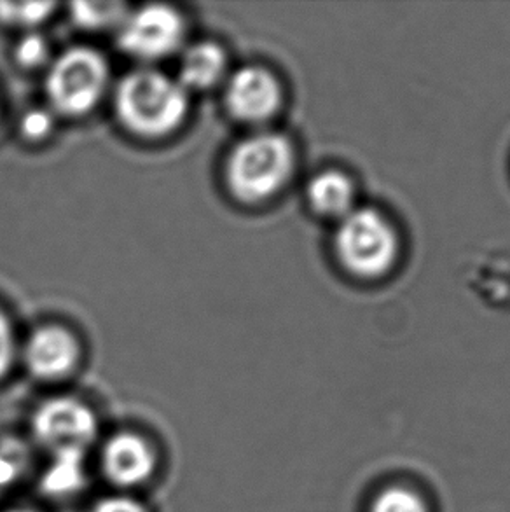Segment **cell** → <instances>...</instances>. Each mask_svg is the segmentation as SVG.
I'll return each instance as SVG.
<instances>
[{"mask_svg": "<svg viewBox=\"0 0 510 512\" xmlns=\"http://www.w3.org/2000/svg\"><path fill=\"white\" fill-rule=\"evenodd\" d=\"M187 91L179 81L156 70L131 72L116 90L121 123L137 135L161 137L186 118Z\"/></svg>", "mask_w": 510, "mask_h": 512, "instance_id": "6da1fadb", "label": "cell"}, {"mask_svg": "<svg viewBox=\"0 0 510 512\" xmlns=\"http://www.w3.org/2000/svg\"><path fill=\"white\" fill-rule=\"evenodd\" d=\"M294 170V149L278 133L243 140L228 163V182L236 198L249 203L278 193Z\"/></svg>", "mask_w": 510, "mask_h": 512, "instance_id": "7a4b0ae2", "label": "cell"}, {"mask_svg": "<svg viewBox=\"0 0 510 512\" xmlns=\"http://www.w3.org/2000/svg\"><path fill=\"white\" fill-rule=\"evenodd\" d=\"M336 250L339 261L350 273L376 278L392 268L399 240L385 215L373 208H360L343 217L336 235Z\"/></svg>", "mask_w": 510, "mask_h": 512, "instance_id": "3957f363", "label": "cell"}, {"mask_svg": "<svg viewBox=\"0 0 510 512\" xmlns=\"http://www.w3.org/2000/svg\"><path fill=\"white\" fill-rule=\"evenodd\" d=\"M107 63L97 51L74 48L56 58L46 77L49 102L62 114L91 111L107 86Z\"/></svg>", "mask_w": 510, "mask_h": 512, "instance_id": "277c9868", "label": "cell"}, {"mask_svg": "<svg viewBox=\"0 0 510 512\" xmlns=\"http://www.w3.org/2000/svg\"><path fill=\"white\" fill-rule=\"evenodd\" d=\"M184 41V21L175 9L161 4L126 14L119 28V46L140 60L172 55Z\"/></svg>", "mask_w": 510, "mask_h": 512, "instance_id": "5b68a950", "label": "cell"}, {"mask_svg": "<svg viewBox=\"0 0 510 512\" xmlns=\"http://www.w3.org/2000/svg\"><path fill=\"white\" fill-rule=\"evenodd\" d=\"M34 436L39 443L56 451H84L97 437V416L86 404L70 397H56L35 411Z\"/></svg>", "mask_w": 510, "mask_h": 512, "instance_id": "8992f818", "label": "cell"}, {"mask_svg": "<svg viewBox=\"0 0 510 512\" xmlns=\"http://www.w3.org/2000/svg\"><path fill=\"white\" fill-rule=\"evenodd\" d=\"M282 91L273 74L259 67H245L235 72L226 86V105L240 121H266L280 107Z\"/></svg>", "mask_w": 510, "mask_h": 512, "instance_id": "52a82bcc", "label": "cell"}, {"mask_svg": "<svg viewBox=\"0 0 510 512\" xmlns=\"http://www.w3.org/2000/svg\"><path fill=\"white\" fill-rule=\"evenodd\" d=\"M156 457L151 444L133 432H119L105 443L102 469L114 485L133 488L151 478Z\"/></svg>", "mask_w": 510, "mask_h": 512, "instance_id": "ba28073f", "label": "cell"}, {"mask_svg": "<svg viewBox=\"0 0 510 512\" xmlns=\"http://www.w3.org/2000/svg\"><path fill=\"white\" fill-rule=\"evenodd\" d=\"M25 360L39 380H60L76 367L79 345L62 327H42L28 340Z\"/></svg>", "mask_w": 510, "mask_h": 512, "instance_id": "9c48e42d", "label": "cell"}, {"mask_svg": "<svg viewBox=\"0 0 510 512\" xmlns=\"http://www.w3.org/2000/svg\"><path fill=\"white\" fill-rule=\"evenodd\" d=\"M226 55L214 42H200L187 49L180 60L179 83L184 90H208L221 81Z\"/></svg>", "mask_w": 510, "mask_h": 512, "instance_id": "30bf717a", "label": "cell"}, {"mask_svg": "<svg viewBox=\"0 0 510 512\" xmlns=\"http://www.w3.org/2000/svg\"><path fill=\"white\" fill-rule=\"evenodd\" d=\"M308 198L311 207L315 208L318 214L325 217H346L352 212L355 200L352 180L348 179L345 173L334 170L320 173L311 180Z\"/></svg>", "mask_w": 510, "mask_h": 512, "instance_id": "8fae6325", "label": "cell"}, {"mask_svg": "<svg viewBox=\"0 0 510 512\" xmlns=\"http://www.w3.org/2000/svg\"><path fill=\"white\" fill-rule=\"evenodd\" d=\"M84 485V451L67 450L53 453L41 479L42 492L51 497H67Z\"/></svg>", "mask_w": 510, "mask_h": 512, "instance_id": "7c38bea8", "label": "cell"}, {"mask_svg": "<svg viewBox=\"0 0 510 512\" xmlns=\"http://www.w3.org/2000/svg\"><path fill=\"white\" fill-rule=\"evenodd\" d=\"M126 11L118 2H77L72 4V18L77 25L100 30L125 20Z\"/></svg>", "mask_w": 510, "mask_h": 512, "instance_id": "4fadbf2b", "label": "cell"}, {"mask_svg": "<svg viewBox=\"0 0 510 512\" xmlns=\"http://www.w3.org/2000/svg\"><path fill=\"white\" fill-rule=\"evenodd\" d=\"M28 451L23 444L7 439L0 443V493L18 483L27 471Z\"/></svg>", "mask_w": 510, "mask_h": 512, "instance_id": "5bb4252c", "label": "cell"}, {"mask_svg": "<svg viewBox=\"0 0 510 512\" xmlns=\"http://www.w3.org/2000/svg\"><path fill=\"white\" fill-rule=\"evenodd\" d=\"M55 9L53 2H0V21L18 27H35Z\"/></svg>", "mask_w": 510, "mask_h": 512, "instance_id": "9a60e30c", "label": "cell"}, {"mask_svg": "<svg viewBox=\"0 0 510 512\" xmlns=\"http://www.w3.org/2000/svg\"><path fill=\"white\" fill-rule=\"evenodd\" d=\"M371 512H430L421 495L404 488L392 486L381 492L374 500Z\"/></svg>", "mask_w": 510, "mask_h": 512, "instance_id": "2e32d148", "label": "cell"}, {"mask_svg": "<svg viewBox=\"0 0 510 512\" xmlns=\"http://www.w3.org/2000/svg\"><path fill=\"white\" fill-rule=\"evenodd\" d=\"M16 58L25 67H37L48 58V44L41 35H27L16 49Z\"/></svg>", "mask_w": 510, "mask_h": 512, "instance_id": "e0dca14e", "label": "cell"}, {"mask_svg": "<svg viewBox=\"0 0 510 512\" xmlns=\"http://www.w3.org/2000/svg\"><path fill=\"white\" fill-rule=\"evenodd\" d=\"M51 116L46 111H30L21 121V132L28 139H44L51 132Z\"/></svg>", "mask_w": 510, "mask_h": 512, "instance_id": "ac0fdd59", "label": "cell"}, {"mask_svg": "<svg viewBox=\"0 0 510 512\" xmlns=\"http://www.w3.org/2000/svg\"><path fill=\"white\" fill-rule=\"evenodd\" d=\"M14 336L6 317L0 313V378L9 371L13 364Z\"/></svg>", "mask_w": 510, "mask_h": 512, "instance_id": "d6986e66", "label": "cell"}, {"mask_svg": "<svg viewBox=\"0 0 510 512\" xmlns=\"http://www.w3.org/2000/svg\"><path fill=\"white\" fill-rule=\"evenodd\" d=\"M91 512H147V509L135 499L116 495L100 500Z\"/></svg>", "mask_w": 510, "mask_h": 512, "instance_id": "ffe728a7", "label": "cell"}, {"mask_svg": "<svg viewBox=\"0 0 510 512\" xmlns=\"http://www.w3.org/2000/svg\"><path fill=\"white\" fill-rule=\"evenodd\" d=\"M6 512H35V511H30V509H11V511H6Z\"/></svg>", "mask_w": 510, "mask_h": 512, "instance_id": "44dd1931", "label": "cell"}]
</instances>
